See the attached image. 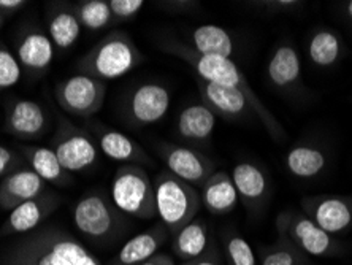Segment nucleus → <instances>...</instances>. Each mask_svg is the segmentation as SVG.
I'll list each match as a JSON object with an SVG mask.
<instances>
[{
  "label": "nucleus",
  "mask_w": 352,
  "mask_h": 265,
  "mask_svg": "<svg viewBox=\"0 0 352 265\" xmlns=\"http://www.w3.org/2000/svg\"><path fill=\"white\" fill-rule=\"evenodd\" d=\"M154 149L165 167L178 176L179 180L186 181L190 186H204L206 180L216 171V162L210 156L201 153L200 149L183 147V145L157 142Z\"/></svg>",
  "instance_id": "11"
},
{
  "label": "nucleus",
  "mask_w": 352,
  "mask_h": 265,
  "mask_svg": "<svg viewBox=\"0 0 352 265\" xmlns=\"http://www.w3.org/2000/svg\"><path fill=\"white\" fill-rule=\"evenodd\" d=\"M25 5H29V2H25V0H0V14L7 18L10 14L23 10Z\"/></svg>",
  "instance_id": "39"
},
{
  "label": "nucleus",
  "mask_w": 352,
  "mask_h": 265,
  "mask_svg": "<svg viewBox=\"0 0 352 265\" xmlns=\"http://www.w3.org/2000/svg\"><path fill=\"white\" fill-rule=\"evenodd\" d=\"M208 222L201 218H195L189 224L181 227L173 233L172 249L173 254L183 262L192 261L210 249Z\"/></svg>",
  "instance_id": "25"
},
{
  "label": "nucleus",
  "mask_w": 352,
  "mask_h": 265,
  "mask_svg": "<svg viewBox=\"0 0 352 265\" xmlns=\"http://www.w3.org/2000/svg\"><path fill=\"white\" fill-rule=\"evenodd\" d=\"M59 205L60 197L56 192L45 191L41 195L24 202L10 211L8 218L0 229V235H24V233L35 231L46 218H50L59 209Z\"/></svg>",
  "instance_id": "17"
},
{
  "label": "nucleus",
  "mask_w": 352,
  "mask_h": 265,
  "mask_svg": "<svg viewBox=\"0 0 352 265\" xmlns=\"http://www.w3.org/2000/svg\"><path fill=\"white\" fill-rule=\"evenodd\" d=\"M170 91L162 83H142L129 92L121 107L122 118L132 129H143L164 119L170 108Z\"/></svg>",
  "instance_id": "10"
},
{
  "label": "nucleus",
  "mask_w": 352,
  "mask_h": 265,
  "mask_svg": "<svg viewBox=\"0 0 352 265\" xmlns=\"http://www.w3.org/2000/svg\"><path fill=\"white\" fill-rule=\"evenodd\" d=\"M156 194V211L168 232H178L181 227L195 220L201 206L200 194L186 181L162 170L153 180Z\"/></svg>",
  "instance_id": "5"
},
{
  "label": "nucleus",
  "mask_w": 352,
  "mask_h": 265,
  "mask_svg": "<svg viewBox=\"0 0 352 265\" xmlns=\"http://www.w3.org/2000/svg\"><path fill=\"white\" fill-rule=\"evenodd\" d=\"M3 23H5V18L2 17V14H0V29H2V25H3Z\"/></svg>",
  "instance_id": "42"
},
{
  "label": "nucleus",
  "mask_w": 352,
  "mask_h": 265,
  "mask_svg": "<svg viewBox=\"0 0 352 265\" xmlns=\"http://www.w3.org/2000/svg\"><path fill=\"white\" fill-rule=\"evenodd\" d=\"M257 8L263 10L268 14L276 13H291L295 10L305 7V2H297V0H267V2H254Z\"/></svg>",
  "instance_id": "36"
},
{
  "label": "nucleus",
  "mask_w": 352,
  "mask_h": 265,
  "mask_svg": "<svg viewBox=\"0 0 352 265\" xmlns=\"http://www.w3.org/2000/svg\"><path fill=\"white\" fill-rule=\"evenodd\" d=\"M50 113L40 102L18 98L5 108V131L19 140H38L48 132Z\"/></svg>",
  "instance_id": "16"
},
{
  "label": "nucleus",
  "mask_w": 352,
  "mask_h": 265,
  "mask_svg": "<svg viewBox=\"0 0 352 265\" xmlns=\"http://www.w3.org/2000/svg\"><path fill=\"white\" fill-rule=\"evenodd\" d=\"M23 167H25V160L23 156L0 145V176H7L13 173L14 170Z\"/></svg>",
  "instance_id": "35"
},
{
  "label": "nucleus",
  "mask_w": 352,
  "mask_h": 265,
  "mask_svg": "<svg viewBox=\"0 0 352 265\" xmlns=\"http://www.w3.org/2000/svg\"><path fill=\"white\" fill-rule=\"evenodd\" d=\"M50 148L69 173H80L94 167L98 160V147L85 127L75 126L65 118L58 119V127Z\"/></svg>",
  "instance_id": "8"
},
{
  "label": "nucleus",
  "mask_w": 352,
  "mask_h": 265,
  "mask_svg": "<svg viewBox=\"0 0 352 265\" xmlns=\"http://www.w3.org/2000/svg\"><path fill=\"white\" fill-rule=\"evenodd\" d=\"M341 50H343V43H341L340 35L333 29L318 28L313 30L308 39V59L319 69L333 67L340 61Z\"/></svg>",
  "instance_id": "29"
},
{
  "label": "nucleus",
  "mask_w": 352,
  "mask_h": 265,
  "mask_svg": "<svg viewBox=\"0 0 352 265\" xmlns=\"http://www.w3.org/2000/svg\"><path fill=\"white\" fill-rule=\"evenodd\" d=\"M21 156H23L28 167L32 169L45 183L53 184H69L72 176L69 171L62 167L58 156L51 148L45 147H21Z\"/></svg>",
  "instance_id": "26"
},
{
  "label": "nucleus",
  "mask_w": 352,
  "mask_h": 265,
  "mask_svg": "<svg viewBox=\"0 0 352 265\" xmlns=\"http://www.w3.org/2000/svg\"><path fill=\"white\" fill-rule=\"evenodd\" d=\"M3 265H102L89 249L60 227L24 233L3 254Z\"/></svg>",
  "instance_id": "2"
},
{
  "label": "nucleus",
  "mask_w": 352,
  "mask_h": 265,
  "mask_svg": "<svg viewBox=\"0 0 352 265\" xmlns=\"http://www.w3.org/2000/svg\"><path fill=\"white\" fill-rule=\"evenodd\" d=\"M222 246L229 265H258L252 246L240 232L226 231L222 233Z\"/></svg>",
  "instance_id": "32"
},
{
  "label": "nucleus",
  "mask_w": 352,
  "mask_h": 265,
  "mask_svg": "<svg viewBox=\"0 0 352 265\" xmlns=\"http://www.w3.org/2000/svg\"><path fill=\"white\" fill-rule=\"evenodd\" d=\"M217 124V116L204 103H190L179 112L175 134L190 148L208 147Z\"/></svg>",
  "instance_id": "19"
},
{
  "label": "nucleus",
  "mask_w": 352,
  "mask_h": 265,
  "mask_svg": "<svg viewBox=\"0 0 352 265\" xmlns=\"http://www.w3.org/2000/svg\"><path fill=\"white\" fill-rule=\"evenodd\" d=\"M302 211L330 235L352 227V202L338 195H309L300 202Z\"/></svg>",
  "instance_id": "14"
},
{
  "label": "nucleus",
  "mask_w": 352,
  "mask_h": 265,
  "mask_svg": "<svg viewBox=\"0 0 352 265\" xmlns=\"http://www.w3.org/2000/svg\"><path fill=\"white\" fill-rule=\"evenodd\" d=\"M78 18L81 28L87 30H100L111 25V12L108 0H81L70 5Z\"/></svg>",
  "instance_id": "31"
},
{
  "label": "nucleus",
  "mask_w": 352,
  "mask_h": 265,
  "mask_svg": "<svg viewBox=\"0 0 352 265\" xmlns=\"http://www.w3.org/2000/svg\"><path fill=\"white\" fill-rule=\"evenodd\" d=\"M181 265H222V259L217 248L210 246L208 251L201 254V256L192 259V261L183 262Z\"/></svg>",
  "instance_id": "37"
},
{
  "label": "nucleus",
  "mask_w": 352,
  "mask_h": 265,
  "mask_svg": "<svg viewBox=\"0 0 352 265\" xmlns=\"http://www.w3.org/2000/svg\"><path fill=\"white\" fill-rule=\"evenodd\" d=\"M54 45L40 29H28L19 35L16 43V59L21 70L29 76L40 78L50 70L54 59Z\"/></svg>",
  "instance_id": "18"
},
{
  "label": "nucleus",
  "mask_w": 352,
  "mask_h": 265,
  "mask_svg": "<svg viewBox=\"0 0 352 265\" xmlns=\"http://www.w3.org/2000/svg\"><path fill=\"white\" fill-rule=\"evenodd\" d=\"M278 237L292 243L308 257H329L340 251L335 238L322 231L302 210L286 209L276 216Z\"/></svg>",
  "instance_id": "7"
},
{
  "label": "nucleus",
  "mask_w": 352,
  "mask_h": 265,
  "mask_svg": "<svg viewBox=\"0 0 352 265\" xmlns=\"http://www.w3.org/2000/svg\"><path fill=\"white\" fill-rule=\"evenodd\" d=\"M107 96V83L87 75H74L54 87L56 102L72 116L91 119L102 110Z\"/></svg>",
  "instance_id": "9"
},
{
  "label": "nucleus",
  "mask_w": 352,
  "mask_h": 265,
  "mask_svg": "<svg viewBox=\"0 0 352 265\" xmlns=\"http://www.w3.org/2000/svg\"><path fill=\"white\" fill-rule=\"evenodd\" d=\"M85 129L96 140L100 151L111 160L122 164H137L142 167H153L154 162L140 145L118 129L102 124L94 119H86Z\"/></svg>",
  "instance_id": "13"
},
{
  "label": "nucleus",
  "mask_w": 352,
  "mask_h": 265,
  "mask_svg": "<svg viewBox=\"0 0 352 265\" xmlns=\"http://www.w3.org/2000/svg\"><path fill=\"white\" fill-rule=\"evenodd\" d=\"M110 197L126 216L149 221L157 216L154 183L142 165L122 164L111 180Z\"/></svg>",
  "instance_id": "6"
},
{
  "label": "nucleus",
  "mask_w": 352,
  "mask_h": 265,
  "mask_svg": "<svg viewBox=\"0 0 352 265\" xmlns=\"http://www.w3.org/2000/svg\"><path fill=\"white\" fill-rule=\"evenodd\" d=\"M72 216L78 232L100 245L121 237L127 221L126 215L113 204L111 197L98 189L85 192L74 206Z\"/></svg>",
  "instance_id": "4"
},
{
  "label": "nucleus",
  "mask_w": 352,
  "mask_h": 265,
  "mask_svg": "<svg viewBox=\"0 0 352 265\" xmlns=\"http://www.w3.org/2000/svg\"><path fill=\"white\" fill-rule=\"evenodd\" d=\"M142 265H176V264H175L173 259L168 256V254L157 253L156 256H153L151 259H148V261L144 262V264H142Z\"/></svg>",
  "instance_id": "40"
},
{
  "label": "nucleus",
  "mask_w": 352,
  "mask_h": 265,
  "mask_svg": "<svg viewBox=\"0 0 352 265\" xmlns=\"http://www.w3.org/2000/svg\"><path fill=\"white\" fill-rule=\"evenodd\" d=\"M195 85L199 87L201 103L210 108L217 118H224L227 121L246 118L248 114H254L251 110L246 97L232 87L217 86L213 83L195 78Z\"/></svg>",
  "instance_id": "20"
},
{
  "label": "nucleus",
  "mask_w": 352,
  "mask_h": 265,
  "mask_svg": "<svg viewBox=\"0 0 352 265\" xmlns=\"http://www.w3.org/2000/svg\"><path fill=\"white\" fill-rule=\"evenodd\" d=\"M168 229L162 222L146 229V231L133 235L131 240L124 243L118 254L113 257L110 265H142L156 256L160 246L168 240Z\"/></svg>",
  "instance_id": "22"
},
{
  "label": "nucleus",
  "mask_w": 352,
  "mask_h": 265,
  "mask_svg": "<svg viewBox=\"0 0 352 265\" xmlns=\"http://www.w3.org/2000/svg\"><path fill=\"white\" fill-rule=\"evenodd\" d=\"M232 180L238 192V199L245 205L251 218H261L267 210L272 197V184L267 171L250 160H241L232 170Z\"/></svg>",
  "instance_id": "12"
},
{
  "label": "nucleus",
  "mask_w": 352,
  "mask_h": 265,
  "mask_svg": "<svg viewBox=\"0 0 352 265\" xmlns=\"http://www.w3.org/2000/svg\"><path fill=\"white\" fill-rule=\"evenodd\" d=\"M157 46L164 53L186 62L192 69L195 78L213 83V85L217 86L232 87V89L241 92L246 97V100L250 102L254 116L261 121V124L265 127V131L274 142H284L286 140V131H284L281 123L274 118V114L256 96L248 78L234 61L229 59V57L206 56L197 53L188 43L175 39H162L157 43Z\"/></svg>",
  "instance_id": "1"
},
{
  "label": "nucleus",
  "mask_w": 352,
  "mask_h": 265,
  "mask_svg": "<svg viewBox=\"0 0 352 265\" xmlns=\"http://www.w3.org/2000/svg\"><path fill=\"white\" fill-rule=\"evenodd\" d=\"M257 253L258 265H316L311 257L281 237L272 245L258 246Z\"/></svg>",
  "instance_id": "30"
},
{
  "label": "nucleus",
  "mask_w": 352,
  "mask_h": 265,
  "mask_svg": "<svg viewBox=\"0 0 352 265\" xmlns=\"http://www.w3.org/2000/svg\"><path fill=\"white\" fill-rule=\"evenodd\" d=\"M200 200L211 215L222 216L234 211L240 199L232 175L227 171H214L201 186Z\"/></svg>",
  "instance_id": "23"
},
{
  "label": "nucleus",
  "mask_w": 352,
  "mask_h": 265,
  "mask_svg": "<svg viewBox=\"0 0 352 265\" xmlns=\"http://www.w3.org/2000/svg\"><path fill=\"white\" fill-rule=\"evenodd\" d=\"M81 24L69 3L54 7L48 17V37L58 51H67L76 43L81 34Z\"/></svg>",
  "instance_id": "28"
},
{
  "label": "nucleus",
  "mask_w": 352,
  "mask_h": 265,
  "mask_svg": "<svg viewBox=\"0 0 352 265\" xmlns=\"http://www.w3.org/2000/svg\"><path fill=\"white\" fill-rule=\"evenodd\" d=\"M284 164L294 178L309 181L318 178L327 165V156L311 143H297L289 149Z\"/></svg>",
  "instance_id": "24"
},
{
  "label": "nucleus",
  "mask_w": 352,
  "mask_h": 265,
  "mask_svg": "<svg viewBox=\"0 0 352 265\" xmlns=\"http://www.w3.org/2000/svg\"><path fill=\"white\" fill-rule=\"evenodd\" d=\"M188 43L197 53L206 56L232 57L235 51V41L230 32L224 28L214 24H204L190 30Z\"/></svg>",
  "instance_id": "27"
},
{
  "label": "nucleus",
  "mask_w": 352,
  "mask_h": 265,
  "mask_svg": "<svg viewBox=\"0 0 352 265\" xmlns=\"http://www.w3.org/2000/svg\"><path fill=\"white\" fill-rule=\"evenodd\" d=\"M267 80L279 94L294 96L303 89L302 59L292 41L274 46L267 64Z\"/></svg>",
  "instance_id": "15"
},
{
  "label": "nucleus",
  "mask_w": 352,
  "mask_h": 265,
  "mask_svg": "<svg viewBox=\"0 0 352 265\" xmlns=\"http://www.w3.org/2000/svg\"><path fill=\"white\" fill-rule=\"evenodd\" d=\"M160 7L164 10H167V12H172V13H189L192 12V10L199 8V2H188V0H184V2H160L159 3Z\"/></svg>",
  "instance_id": "38"
},
{
  "label": "nucleus",
  "mask_w": 352,
  "mask_h": 265,
  "mask_svg": "<svg viewBox=\"0 0 352 265\" xmlns=\"http://www.w3.org/2000/svg\"><path fill=\"white\" fill-rule=\"evenodd\" d=\"M143 61L144 56L131 35L124 30H111L80 57L76 69L82 75L108 81L127 75Z\"/></svg>",
  "instance_id": "3"
},
{
  "label": "nucleus",
  "mask_w": 352,
  "mask_h": 265,
  "mask_svg": "<svg viewBox=\"0 0 352 265\" xmlns=\"http://www.w3.org/2000/svg\"><path fill=\"white\" fill-rule=\"evenodd\" d=\"M45 191V181L25 165L5 176L0 183V209L12 211L24 202L41 195Z\"/></svg>",
  "instance_id": "21"
},
{
  "label": "nucleus",
  "mask_w": 352,
  "mask_h": 265,
  "mask_svg": "<svg viewBox=\"0 0 352 265\" xmlns=\"http://www.w3.org/2000/svg\"><path fill=\"white\" fill-rule=\"evenodd\" d=\"M21 75H23V70H21L16 56L7 48L3 41H0V92L16 86Z\"/></svg>",
  "instance_id": "33"
},
{
  "label": "nucleus",
  "mask_w": 352,
  "mask_h": 265,
  "mask_svg": "<svg viewBox=\"0 0 352 265\" xmlns=\"http://www.w3.org/2000/svg\"><path fill=\"white\" fill-rule=\"evenodd\" d=\"M346 14H348V17L352 19V0H351V2H348V3H346Z\"/></svg>",
  "instance_id": "41"
},
{
  "label": "nucleus",
  "mask_w": 352,
  "mask_h": 265,
  "mask_svg": "<svg viewBox=\"0 0 352 265\" xmlns=\"http://www.w3.org/2000/svg\"><path fill=\"white\" fill-rule=\"evenodd\" d=\"M111 12V24H121L131 21L142 12L143 0H108Z\"/></svg>",
  "instance_id": "34"
}]
</instances>
